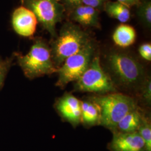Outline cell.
Wrapping results in <instances>:
<instances>
[{
	"mask_svg": "<svg viewBox=\"0 0 151 151\" xmlns=\"http://www.w3.org/2000/svg\"><path fill=\"white\" fill-rule=\"evenodd\" d=\"M105 10L109 16L121 22H125L129 20L130 12L129 8L118 1L106 3Z\"/></svg>",
	"mask_w": 151,
	"mask_h": 151,
	"instance_id": "cell-15",
	"label": "cell"
},
{
	"mask_svg": "<svg viewBox=\"0 0 151 151\" xmlns=\"http://www.w3.org/2000/svg\"><path fill=\"white\" fill-rule=\"evenodd\" d=\"M137 132L145 143L147 151H151V125L148 119L144 116Z\"/></svg>",
	"mask_w": 151,
	"mask_h": 151,
	"instance_id": "cell-16",
	"label": "cell"
},
{
	"mask_svg": "<svg viewBox=\"0 0 151 151\" xmlns=\"http://www.w3.org/2000/svg\"><path fill=\"white\" fill-rule=\"evenodd\" d=\"M140 56L148 61L151 60V45L150 43H145L140 45L139 48Z\"/></svg>",
	"mask_w": 151,
	"mask_h": 151,
	"instance_id": "cell-20",
	"label": "cell"
},
{
	"mask_svg": "<svg viewBox=\"0 0 151 151\" xmlns=\"http://www.w3.org/2000/svg\"><path fill=\"white\" fill-rule=\"evenodd\" d=\"M14 55L24 75L30 80L57 72L50 49L42 39L35 41L27 54L14 53Z\"/></svg>",
	"mask_w": 151,
	"mask_h": 151,
	"instance_id": "cell-2",
	"label": "cell"
},
{
	"mask_svg": "<svg viewBox=\"0 0 151 151\" xmlns=\"http://www.w3.org/2000/svg\"><path fill=\"white\" fill-rule=\"evenodd\" d=\"M144 116L138 108H136L121 119L111 131L113 133H122L137 132Z\"/></svg>",
	"mask_w": 151,
	"mask_h": 151,
	"instance_id": "cell-11",
	"label": "cell"
},
{
	"mask_svg": "<svg viewBox=\"0 0 151 151\" xmlns=\"http://www.w3.org/2000/svg\"><path fill=\"white\" fill-rule=\"evenodd\" d=\"M89 41L87 34L80 27L70 24L65 26L50 48L52 60L57 69L65 60L80 51Z\"/></svg>",
	"mask_w": 151,
	"mask_h": 151,
	"instance_id": "cell-4",
	"label": "cell"
},
{
	"mask_svg": "<svg viewBox=\"0 0 151 151\" xmlns=\"http://www.w3.org/2000/svg\"><path fill=\"white\" fill-rule=\"evenodd\" d=\"M140 92L143 101L148 105H150L151 102V81L148 78H147L140 90Z\"/></svg>",
	"mask_w": 151,
	"mask_h": 151,
	"instance_id": "cell-19",
	"label": "cell"
},
{
	"mask_svg": "<svg viewBox=\"0 0 151 151\" xmlns=\"http://www.w3.org/2000/svg\"><path fill=\"white\" fill-rule=\"evenodd\" d=\"M91 99L100 108L99 125L111 130L127 114L138 108L133 97L120 93H109Z\"/></svg>",
	"mask_w": 151,
	"mask_h": 151,
	"instance_id": "cell-3",
	"label": "cell"
},
{
	"mask_svg": "<svg viewBox=\"0 0 151 151\" xmlns=\"http://www.w3.org/2000/svg\"><path fill=\"white\" fill-rule=\"evenodd\" d=\"M11 22L14 31L24 37H30L35 32L38 20L35 14L24 6H20L14 11Z\"/></svg>",
	"mask_w": 151,
	"mask_h": 151,
	"instance_id": "cell-8",
	"label": "cell"
},
{
	"mask_svg": "<svg viewBox=\"0 0 151 151\" xmlns=\"http://www.w3.org/2000/svg\"><path fill=\"white\" fill-rule=\"evenodd\" d=\"M72 17L76 22L85 26L97 27L99 25L97 10L90 6L81 5L76 7Z\"/></svg>",
	"mask_w": 151,
	"mask_h": 151,
	"instance_id": "cell-12",
	"label": "cell"
},
{
	"mask_svg": "<svg viewBox=\"0 0 151 151\" xmlns=\"http://www.w3.org/2000/svg\"><path fill=\"white\" fill-rule=\"evenodd\" d=\"M14 53L10 57L4 58L0 57V89L3 86L6 76L15 60Z\"/></svg>",
	"mask_w": 151,
	"mask_h": 151,
	"instance_id": "cell-17",
	"label": "cell"
},
{
	"mask_svg": "<svg viewBox=\"0 0 151 151\" xmlns=\"http://www.w3.org/2000/svg\"><path fill=\"white\" fill-rule=\"evenodd\" d=\"M75 89L81 92L109 93L116 91V87L103 69L100 58L94 56L85 72L76 81Z\"/></svg>",
	"mask_w": 151,
	"mask_h": 151,
	"instance_id": "cell-6",
	"label": "cell"
},
{
	"mask_svg": "<svg viewBox=\"0 0 151 151\" xmlns=\"http://www.w3.org/2000/svg\"><path fill=\"white\" fill-rule=\"evenodd\" d=\"M65 2L71 6H78L82 4L83 0H65Z\"/></svg>",
	"mask_w": 151,
	"mask_h": 151,
	"instance_id": "cell-22",
	"label": "cell"
},
{
	"mask_svg": "<svg viewBox=\"0 0 151 151\" xmlns=\"http://www.w3.org/2000/svg\"><path fill=\"white\" fill-rule=\"evenodd\" d=\"M141 20L146 25L150 27L151 24V4L150 2L142 4L138 12Z\"/></svg>",
	"mask_w": 151,
	"mask_h": 151,
	"instance_id": "cell-18",
	"label": "cell"
},
{
	"mask_svg": "<svg viewBox=\"0 0 151 151\" xmlns=\"http://www.w3.org/2000/svg\"><path fill=\"white\" fill-rule=\"evenodd\" d=\"M105 0H83L82 4L84 5L90 6L93 8H96L101 5Z\"/></svg>",
	"mask_w": 151,
	"mask_h": 151,
	"instance_id": "cell-21",
	"label": "cell"
},
{
	"mask_svg": "<svg viewBox=\"0 0 151 151\" xmlns=\"http://www.w3.org/2000/svg\"><path fill=\"white\" fill-rule=\"evenodd\" d=\"M95 50L94 44L90 40L80 51L65 60L57 70L58 78L56 86L63 88L77 81L91 63Z\"/></svg>",
	"mask_w": 151,
	"mask_h": 151,
	"instance_id": "cell-5",
	"label": "cell"
},
{
	"mask_svg": "<svg viewBox=\"0 0 151 151\" xmlns=\"http://www.w3.org/2000/svg\"><path fill=\"white\" fill-rule=\"evenodd\" d=\"M136 32L132 27L122 24L116 29L113 35L114 43L122 48L129 47L134 43Z\"/></svg>",
	"mask_w": 151,
	"mask_h": 151,
	"instance_id": "cell-14",
	"label": "cell"
},
{
	"mask_svg": "<svg viewBox=\"0 0 151 151\" xmlns=\"http://www.w3.org/2000/svg\"><path fill=\"white\" fill-rule=\"evenodd\" d=\"M105 67L115 86L129 92H140L147 77L143 65L131 54L112 50L105 57Z\"/></svg>",
	"mask_w": 151,
	"mask_h": 151,
	"instance_id": "cell-1",
	"label": "cell"
},
{
	"mask_svg": "<svg viewBox=\"0 0 151 151\" xmlns=\"http://www.w3.org/2000/svg\"><path fill=\"white\" fill-rule=\"evenodd\" d=\"M55 108L60 115L73 126L81 122V101L70 93H66L58 99Z\"/></svg>",
	"mask_w": 151,
	"mask_h": 151,
	"instance_id": "cell-9",
	"label": "cell"
},
{
	"mask_svg": "<svg viewBox=\"0 0 151 151\" xmlns=\"http://www.w3.org/2000/svg\"><path fill=\"white\" fill-rule=\"evenodd\" d=\"M24 6L36 16L38 22L52 36L64 15L65 8L59 0H22Z\"/></svg>",
	"mask_w": 151,
	"mask_h": 151,
	"instance_id": "cell-7",
	"label": "cell"
},
{
	"mask_svg": "<svg viewBox=\"0 0 151 151\" xmlns=\"http://www.w3.org/2000/svg\"><path fill=\"white\" fill-rule=\"evenodd\" d=\"M81 122L86 126L99 125L100 110L99 105L91 98L81 101Z\"/></svg>",
	"mask_w": 151,
	"mask_h": 151,
	"instance_id": "cell-13",
	"label": "cell"
},
{
	"mask_svg": "<svg viewBox=\"0 0 151 151\" xmlns=\"http://www.w3.org/2000/svg\"><path fill=\"white\" fill-rule=\"evenodd\" d=\"M117 1L128 6L134 4L137 1V0H117Z\"/></svg>",
	"mask_w": 151,
	"mask_h": 151,
	"instance_id": "cell-23",
	"label": "cell"
},
{
	"mask_svg": "<svg viewBox=\"0 0 151 151\" xmlns=\"http://www.w3.org/2000/svg\"><path fill=\"white\" fill-rule=\"evenodd\" d=\"M108 149L110 151H147L145 143L138 132L113 133Z\"/></svg>",
	"mask_w": 151,
	"mask_h": 151,
	"instance_id": "cell-10",
	"label": "cell"
}]
</instances>
